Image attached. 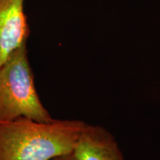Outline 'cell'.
I'll use <instances>...</instances> for the list:
<instances>
[{"label":"cell","instance_id":"277c9868","mask_svg":"<svg viewBox=\"0 0 160 160\" xmlns=\"http://www.w3.org/2000/svg\"><path fill=\"white\" fill-rule=\"evenodd\" d=\"M77 160H125L117 140L105 128L86 124L73 151Z\"/></svg>","mask_w":160,"mask_h":160},{"label":"cell","instance_id":"7a4b0ae2","mask_svg":"<svg viewBox=\"0 0 160 160\" xmlns=\"http://www.w3.org/2000/svg\"><path fill=\"white\" fill-rule=\"evenodd\" d=\"M26 44L0 66V122L21 117L39 122L53 119L37 93Z\"/></svg>","mask_w":160,"mask_h":160},{"label":"cell","instance_id":"3957f363","mask_svg":"<svg viewBox=\"0 0 160 160\" xmlns=\"http://www.w3.org/2000/svg\"><path fill=\"white\" fill-rule=\"evenodd\" d=\"M24 2L25 0H0V66L27 43L30 27Z\"/></svg>","mask_w":160,"mask_h":160},{"label":"cell","instance_id":"5b68a950","mask_svg":"<svg viewBox=\"0 0 160 160\" xmlns=\"http://www.w3.org/2000/svg\"><path fill=\"white\" fill-rule=\"evenodd\" d=\"M51 160H77V159H76V157L74 154H73V153H69V154L62 155V156H59V157H55Z\"/></svg>","mask_w":160,"mask_h":160},{"label":"cell","instance_id":"6da1fadb","mask_svg":"<svg viewBox=\"0 0 160 160\" xmlns=\"http://www.w3.org/2000/svg\"><path fill=\"white\" fill-rule=\"evenodd\" d=\"M86 123L77 119L0 122V160H51L73 153Z\"/></svg>","mask_w":160,"mask_h":160}]
</instances>
